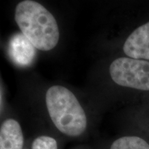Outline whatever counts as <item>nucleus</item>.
Listing matches in <instances>:
<instances>
[{"instance_id":"obj_1","label":"nucleus","mask_w":149,"mask_h":149,"mask_svg":"<svg viewBox=\"0 0 149 149\" xmlns=\"http://www.w3.org/2000/svg\"><path fill=\"white\" fill-rule=\"evenodd\" d=\"M15 19L22 33L37 49L51 51L59 39L55 18L37 1L25 0L17 5Z\"/></svg>"},{"instance_id":"obj_2","label":"nucleus","mask_w":149,"mask_h":149,"mask_svg":"<svg viewBox=\"0 0 149 149\" xmlns=\"http://www.w3.org/2000/svg\"><path fill=\"white\" fill-rule=\"evenodd\" d=\"M46 104L54 125L61 133L70 137H78L87 127L86 115L71 91L62 86L48 89Z\"/></svg>"},{"instance_id":"obj_3","label":"nucleus","mask_w":149,"mask_h":149,"mask_svg":"<svg viewBox=\"0 0 149 149\" xmlns=\"http://www.w3.org/2000/svg\"><path fill=\"white\" fill-rule=\"evenodd\" d=\"M110 75L121 86L149 91V61L130 57H120L112 62Z\"/></svg>"},{"instance_id":"obj_4","label":"nucleus","mask_w":149,"mask_h":149,"mask_svg":"<svg viewBox=\"0 0 149 149\" xmlns=\"http://www.w3.org/2000/svg\"><path fill=\"white\" fill-rule=\"evenodd\" d=\"M123 51L128 57L149 60V22L137 28L128 37Z\"/></svg>"},{"instance_id":"obj_5","label":"nucleus","mask_w":149,"mask_h":149,"mask_svg":"<svg viewBox=\"0 0 149 149\" xmlns=\"http://www.w3.org/2000/svg\"><path fill=\"white\" fill-rule=\"evenodd\" d=\"M8 52L13 61L23 66L31 64L35 56L34 46L22 33H17L11 38Z\"/></svg>"},{"instance_id":"obj_6","label":"nucleus","mask_w":149,"mask_h":149,"mask_svg":"<svg viewBox=\"0 0 149 149\" xmlns=\"http://www.w3.org/2000/svg\"><path fill=\"white\" fill-rule=\"evenodd\" d=\"M24 135L21 126L14 119L3 122L0 128V149H22Z\"/></svg>"},{"instance_id":"obj_7","label":"nucleus","mask_w":149,"mask_h":149,"mask_svg":"<svg viewBox=\"0 0 149 149\" xmlns=\"http://www.w3.org/2000/svg\"><path fill=\"white\" fill-rule=\"evenodd\" d=\"M110 149H149V142L137 135L123 136L113 141Z\"/></svg>"},{"instance_id":"obj_8","label":"nucleus","mask_w":149,"mask_h":149,"mask_svg":"<svg viewBox=\"0 0 149 149\" xmlns=\"http://www.w3.org/2000/svg\"><path fill=\"white\" fill-rule=\"evenodd\" d=\"M32 149H57V143L50 136H39L33 141Z\"/></svg>"}]
</instances>
